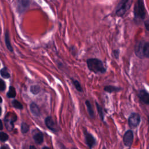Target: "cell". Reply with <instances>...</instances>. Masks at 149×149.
<instances>
[{
    "instance_id": "cell-6",
    "label": "cell",
    "mask_w": 149,
    "mask_h": 149,
    "mask_svg": "<svg viewBox=\"0 0 149 149\" xmlns=\"http://www.w3.org/2000/svg\"><path fill=\"white\" fill-rule=\"evenodd\" d=\"M133 133L132 130H128L125 133L123 137V142H124V145L126 147H130L132 145L133 141Z\"/></svg>"
},
{
    "instance_id": "cell-21",
    "label": "cell",
    "mask_w": 149,
    "mask_h": 149,
    "mask_svg": "<svg viewBox=\"0 0 149 149\" xmlns=\"http://www.w3.org/2000/svg\"><path fill=\"white\" fill-rule=\"evenodd\" d=\"M12 105L13 106L17 109H19V110H22L23 109V105L21 103H20L19 101H18V100H13L12 101Z\"/></svg>"
},
{
    "instance_id": "cell-25",
    "label": "cell",
    "mask_w": 149,
    "mask_h": 149,
    "mask_svg": "<svg viewBox=\"0 0 149 149\" xmlns=\"http://www.w3.org/2000/svg\"><path fill=\"white\" fill-rule=\"evenodd\" d=\"M119 53H120V51H119V50H114L113 51V54H114V56L115 57V59H118L119 58Z\"/></svg>"
},
{
    "instance_id": "cell-1",
    "label": "cell",
    "mask_w": 149,
    "mask_h": 149,
    "mask_svg": "<svg viewBox=\"0 0 149 149\" xmlns=\"http://www.w3.org/2000/svg\"><path fill=\"white\" fill-rule=\"evenodd\" d=\"M88 69L95 74H104L107 69L103 62L99 59L90 58L87 60Z\"/></svg>"
},
{
    "instance_id": "cell-9",
    "label": "cell",
    "mask_w": 149,
    "mask_h": 149,
    "mask_svg": "<svg viewBox=\"0 0 149 149\" xmlns=\"http://www.w3.org/2000/svg\"><path fill=\"white\" fill-rule=\"evenodd\" d=\"M30 5V0H18V10L19 12L22 13L25 12Z\"/></svg>"
},
{
    "instance_id": "cell-8",
    "label": "cell",
    "mask_w": 149,
    "mask_h": 149,
    "mask_svg": "<svg viewBox=\"0 0 149 149\" xmlns=\"http://www.w3.org/2000/svg\"><path fill=\"white\" fill-rule=\"evenodd\" d=\"M45 124L47 127L50 130L53 131V132H58V128H57V125L55 124L54 121L52 118L51 117H47L45 119Z\"/></svg>"
},
{
    "instance_id": "cell-17",
    "label": "cell",
    "mask_w": 149,
    "mask_h": 149,
    "mask_svg": "<svg viewBox=\"0 0 149 149\" xmlns=\"http://www.w3.org/2000/svg\"><path fill=\"white\" fill-rule=\"evenodd\" d=\"M16 91H15V89L13 86H10L9 91L7 93V96L9 98H14L16 96Z\"/></svg>"
},
{
    "instance_id": "cell-2",
    "label": "cell",
    "mask_w": 149,
    "mask_h": 149,
    "mask_svg": "<svg viewBox=\"0 0 149 149\" xmlns=\"http://www.w3.org/2000/svg\"><path fill=\"white\" fill-rule=\"evenodd\" d=\"M135 54L140 59L149 57V43L148 41L142 40L137 43L135 46Z\"/></svg>"
},
{
    "instance_id": "cell-22",
    "label": "cell",
    "mask_w": 149,
    "mask_h": 149,
    "mask_svg": "<svg viewBox=\"0 0 149 149\" xmlns=\"http://www.w3.org/2000/svg\"><path fill=\"white\" fill-rule=\"evenodd\" d=\"M29 131V126L26 123L22 122L21 125V131L23 133H26Z\"/></svg>"
},
{
    "instance_id": "cell-15",
    "label": "cell",
    "mask_w": 149,
    "mask_h": 149,
    "mask_svg": "<svg viewBox=\"0 0 149 149\" xmlns=\"http://www.w3.org/2000/svg\"><path fill=\"white\" fill-rule=\"evenodd\" d=\"M5 41L6 46L8 49L10 51H13V48H12V47L11 46V41H10V39H9V33H8V31H6V32L5 37Z\"/></svg>"
},
{
    "instance_id": "cell-13",
    "label": "cell",
    "mask_w": 149,
    "mask_h": 149,
    "mask_svg": "<svg viewBox=\"0 0 149 149\" xmlns=\"http://www.w3.org/2000/svg\"><path fill=\"white\" fill-rule=\"evenodd\" d=\"M104 90L106 92L111 93L113 92H118V91H120L122 90V88L119 87H116V86H107L104 87Z\"/></svg>"
},
{
    "instance_id": "cell-31",
    "label": "cell",
    "mask_w": 149,
    "mask_h": 149,
    "mask_svg": "<svg viewBox=\"0 0 149 149\" xmlns=\"http://www.w3.org/2000/svg\"><path fill=\"white\" fill-rule=\"evenodd\" d=\"M6 149V147H2V149Z\"/></svg>"
},
{
    "instance_id": "cell-3",
    "label": "cell",
    "mask_w": 149,
    "mask_h": 149,
    "mask_svg": "<svg viewBox=\"0 0 149 149\" xmlns=\"http://www.w3.org/2000/svg\"><path fill=\"white\" fill-rule=\"evenodd\" d=\"M146 13L144 0H137L134 8V16L136 22L140 23L145 20Z\"/></svg>"
},
{
    "instance_id": "cell-5",
    "label": "cell",
    "mask_w": 149,
    "mask_h": 149,
    "mask_svg": "<svg viewBox=\"0 0 149 149\" xmlns=\"http://www.w3.org/2000/svg\"><path fill=\"white\" fill-rule=\"evenodd\" d=\"M141 117L140 115L138 113L133 112L130 115L129 119H128V124L129 127L132 129H135L139 125Z\"/></svg>"
},
{
    "instance_id": "cell-26",
    "label": "cell",
    "mask_w": 149,
    "mask_h": 149,
    "mask_svg": "<svg viewBox=\"0 0 149 149\" xmlns=\"http://www.w3.org/2000/svg\"><path fill=\"white\" fill-rule=\"evenodd\" d=\"M145 27L146 29V30L147 31H149V20H146V21L145 22Z\"/></svg>"
},
{
    "instance_id": "cell-18",
    "label": "cell",
    "mask_w": 149,
    "mask_h": 149,
    "mask_svg": "<svg viewBox=\"0 0 149 149\" xmlns=\"http://www.w3.org/2000/svg\"><path fill=\"white\" fill-rule=\"evenodd\" d=\"M96 105L97 110L98 113V114H99L100 119H101V120L102 121H104V115L103 108H102V107L100 106V105L98 104V103H97V102H96Z\"/></svg>"
},
{
    "instance_id": "cell-14",
    "label": "cell",
    "mask_w": 149,
    "mask_h": 149,
    "mask_svg": "<svg viewBox=\"0 0 149 149\" xmlns=\"http://www.w3.org/2000/svg\"><path fill=\"white\" fill-rule=\"evenodd\" d=\"M86 107H87V112L88 114L90 117L91 118H95V114H94V110H93L92 106H91V104L89 100H86Z\"/></svg>"
},
{
    "instance_id": "cell-19",
    "label": "cell",
    "mask_w": 149,
    "mask_h": 149,
    "mask_svg": "<svg viewBox=\"0 0 149 149\" xmlns=\"http://www.w3.org/2000/svg\"><path fill=\"white\" fill-rule=\"evenodd\" d=\"M72 83L74 86V87L76 88V89L77 90V91H79V92H82L83 89L82 86H81V84L78 80H72Z\"/></svg>"
},
{
    "instance_id": "cell-16",
    "label": "cell",
    "mask_w": 149,
    "mask_h": 149,
    "mask_svg": "<svg viewBox=\"0 0 149 149\" xmlns=\"http://www.w3.org/2000/svg\"><path fill=\"white\" fill-rule=\"evenodd\" d=\"M30 92L34 95H36L41 91V87L39 85H33L30 87Z\"/></svg>"
},
{
    "instance_id": "cell-4",
    "label": "cell",
    "mask_w": 149,
    "mask_h": 149,
    "mask_svg": "<svg viewBox=\"0 0 149 149\" xmlns=\"http://www.w3.org/2000/svg\"><path fill=\"white\" fill-rule=\"evenodd\" d=\"M133 0H120L116 6L115 13L116 16L122 17L129 11L132 4Z\"/></svg>"
},
{
    "instance_id": "cell-10",
    "label": "cell",
    "mask_w": 149,
    "mask_h": 149,
    "mask_svg": "<svg viewBox=\"0 0 149 149\" xmlns=\"http://www.w3.org/2000/svg\"><path fill=\"white\" fill-rule=\"evenodd\" d=\"M138 97L140 100V101L143 102L145 104H149V94L145 90H141L138 93Z\"/></svg>"
},
{
    "instance_id": "cell-27",
    "label": "cell",
    "mask_w": 149,
    "mask_h": 149,
    "mask_svg": "<svg viewBox=\"0 0 149 149\" xmlns=\"http://www.w3.org/2000/svg\"><path fill=\"white\" fill-rule=\"evenodd\" d=\"M3 129V124L2 121H1V119H0V130H2Z\"/></svg>"
},
{
    "instance_id": "cell-11",
    "label": "cell",
    "mask_w": 149,
    "mask_h": 149,
    "mask_svg": "<svg viewBox=\"0 0 149 149\" xmlns=\"http://www.w3.org/2000/svg\"><path fill=\"white\" fill-rule=\"evenodd\" d=\"M33 138L34 142L37 145H41V144L43 143V141H44V135H43V133L39 131L37 132L36 133H34Z\"/></svg>"
},
{
    "instance_id": "cell-30",
    "label": "cell",
    "mask_w": 149,
    "mask_h": 149,
    "mask_svg": "<svg viewBox=\"0 0 149 149\" xmlns=\"http://www.w3.org/2000/svg\"><path fill=\"white\" fill-rule=\"evenodd\" d=\"M2 98H1V97H0V103H2Z\"/></svg>"
},
{
    "instance_id": "cell-24",
    "label": "cell",
    "mask_w": 149,
    "mask_h": 149,
    "mask_svg": "<svg viewBox=\"0 0 149 149\" xmlns=\"http://www.w3.org/2000/svg\"><path fill=\"white\" fill-rule=\"evenodd\" d=\"M6 88V85L4 81L0 79V91H4Z\"/></svg>"
},
{
    "instance_id": "cell-32",
    "label": "cell",
    "mask_w": 149,
    "mask_h": 149,
    "mask_svg": "<svg viewBox=\"0 0 149 149\" xmlns=\"http://www.w3.org/2000/svg\"><path fill=\"white\" fill-rule=\"evenodd\" d=\"M1 107H0V115H1Z\"/></svg>"
},
{
    "instance_id": "cell-29",
    "label": "cell",
    "mask_w": 149,
    "mask_h": 149,
    "mask_svg": "<svg viewBox=\"0 0 149 149\" xmlns=\"http://www.w3.org/2000/svg\"><path fill=\"white\" fill-rule=\"evenodd\" d=\"M42 149H50L48 147H43L42 148Z\"/></svg>"
},
{
    "instance_id": "cell-23",
    "label": "cell",
    "mask_w": 149,
    "mask_h": 149,
    "mask_svg": "<svg viewBox=\"0 0 149 149\" xmlns=\"http://www.w3.org/2000/svg\"><path fill=\"white\" fill-rule=\"evenodd\" d=\"M8 135L6 133L0 132V140L2 142H5L8 139Z\"/></svg>"
},
{
    "instance_id": "cell-12",
    "label": "cell",
    "mask_w": 149,
    "mask_h": 149,
    "mask_svg": "<svg viewBox=\"0 0 149 149\" xmlns=\"http://www.w3.org/2000/svg\"><path fill=\"white\" fill-rule=\"evenodd\" d=\"M30 110L33 115L35 116V117H37L40 116L41 113L39 107H38V105L36 104L35 103H34V102H33V103L30 104Z\"/></svg>"
},
{
    "instance_id": "cell-7",
    "label": "cell",
    "mask_w": 149,
    "mask_h": 149,
    "mask_svg": "<svg viewBox=\"0 0 149 149\" xmlns=\"http://www.w3.org/2000/svg\"><path fill=\"white\" fill-rule=\"evenodd\" d=\"M84 135L86 144L87 145V146L89 147L90 149H92L93 147L96 144V139L94 138V137L91 133L88 132L86 130L84 131Z\"/></svg>"
},
{
    "instance_id": "cell-20",
    "label": "cell",
    "mask_w": 149,
    "mask_h": 149,
    "mask_svg": "<svg viewBox=\"0 0 149 149\" xmlns=\"http://www.w3.org/2000/svg\"><path fill=\"white\" fill-rule=\"evenodd\" d=\"M0 74H1V76L4 77V78L8 79L10 77V74L8 72L7 69H6V68H4L1 69Z\"/></svg>"
},
{
    "instance_id": "cell-28",
    "label": "cell",
    "mask_w": 149,
    "mask_h": 149,
    "mask_svg": "<svg viewBox=\"0 0 149 149\" xmlns=\"http://www.w3.org/2000/svg\"><path fill=\"white\" fill-rule=\"evenodd\" d=\"M29 149H36V147L35 146H30L29 147Z\"/></svg>"
}]
</instances>
